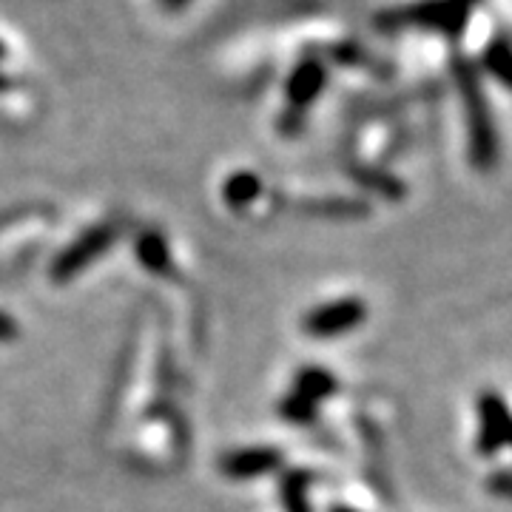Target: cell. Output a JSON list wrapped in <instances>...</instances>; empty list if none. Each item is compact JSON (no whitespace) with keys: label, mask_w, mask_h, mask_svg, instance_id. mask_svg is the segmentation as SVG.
Returning a JSON list of instances; mask_svg holds the SVG:
<instances>
[{"label":"cell","mask_w":512,"mask_h":512,"mask_svg":"<svg viewBox=\"0 0 512 512\" xmlns=\"http://www.w3.org/2000/svg\"><path fill=\"white\" fill-rule=\"evenodd\" d=\"M456 80L464 114H467V140H470V163L478 171H490L498 163V134L493 126V111L487 103L484 86L478 80L476 66L470 60H458Z\"/></svg>","instance_id":"cell-1"},{"label":"cell","mask_w":512,"mask_h":512,"mask_svg":"<svg viewBox=\"0 0 512 512\" xmlns=\"http://www.w3.org/2000/svg\"><path fill=\"white\" fill-rule=\"evenodd\" d=\"M512 430V410L507 399L501 393H481L478 396V439L476 453L478 456L490 458L501 453L510 441Z\"/></svg>","instance_id":"cell-2"},{"label":"cell","mask_w":512,"mask_h":512,"mask_svg":"<svg viewBox=\"0 0 512 512\" xmlns=\"http://www.w3.org/2000/svg\"><path fill=\"white\" fill-rule=\"evenodd\" d=\"M362 319H365V308L359 302H339L319 313L311 322V328H316V333H342L359 325Z\"/></svg>","instance_id":"cell-3"},{"label":"cell","mask_w":512,"mask_h":512,"mask_svg":"<svg viewBox=\"0 0 512 512\" xmlns=\"http://www.w3.org/2000/svg\"><path fill=\"white\" fill-rule=\"evenodd\" d=\"M481 63H484L487 74H493L495 80H498L504 89H510L512 92V43L510 40H504V37L493 40V43L487 46L484 57H481Z\"/></svg>","instance_id":"cell-4"},{"label":"cell","mask_w":512,"mask_h":512,"mask_svg":"<svg viewBox=\"0 0 512 512\" xmlns=\"http://www.w3.org/2000/svg\"><path fill=\"white\" fill-rule=\"evenodd\" d=\"M487 490L498 498L512 501V470H495L493 476L487 478Z\"/></svg>","instance_id":"cell-5"},{"label":"cell","mask_w":512,"mask_h":512,"mask_svg":"<svg viewBox=\"0 0 512 512\" xmlns=\"http://www.w3.org/2000/svg\"><path fill=\"white\" fill-rule=\"evenodd\" d=\"M507 444H510V447H512V430H510V441H507Z\"/></svg>","instance_id":"cell-6"}]
</instances>
